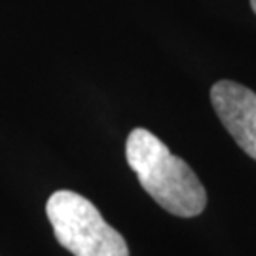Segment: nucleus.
Here are the masks:
<instances>
[{
	"label": "nucleus",
	"mask_w": 256,
	"mask_h": 256,
	"mask_svg": "<svg viewBox=\"0 0 256 256\" xmlns=\"http://www.w3.org/2000/svg\"><path fill=\"white\" fill-rule=\"evenodd\" d=\"M210 102L234 140L256 160V93L232 80L210 88Z\"/></svg>",
	"instance_id": "7ed1b4c3"
},
{
	"label": "nucleus",
	"mask_w": 256,
	"mask_h": 256,
	"mask_svg": "<svg viewBox=\"0 0 256 256\" xmlns=\"http://www.w3.org/2000/svg\"><path fill=\"white\" fill-rule=\"evenodd\" d=\"M250 8H252V12L256 14V0H250Z\"/></svg>",
	"instance_id": "20e7f679"
},
{
	"label": "nucleus",
	"mask_w": 256,
	"mask_h": 256,
	"mask_svg": "<svg viewBox=\"0 0 256 256\" xmlns=\"http://www.w3.org/2000/svg\"><path fill=\"white\" fill-rule=\"evenodd\" d=\"M126 158L140 186L171 214L192 218L207 205V192L192 167L174 156L154 133L137 128L129 133Z\"/></svg>",
	"instance_id": "f257e3e1"
},
{
	"label": "nucleus",
	"mask_w": 256,
	"mask_h": 256,
	"mask_svg": "<svg viewBox=\"0 0 256 256\" xmlns=\"http://www.w3.org/2000/svg\"><path fill=\"white\" fill-rule=\"evenodd\" d=\"M46 214L59 245L74 256H129L122 234L80 194L54 192L46 203Z\"/></svg>",
	"instance_id": "f03ea898"
}]
</instances>
